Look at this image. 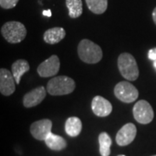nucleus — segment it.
Here are the masks:
<instances>
[{
    "instance_id": "2eb2a0df",
    "label": "nucleus",
    "mask_w": 156,
    "mask_h": 156,
    "mask_svg": "<svg viewBox=\"0 0 156 156\" xmlns=\"http://www.w3.org/2000/svg\"><path fill=\"white\" fill-rule=\"evenodd\" d=\"M30 69V64L26 60L19 59L15 62L11 66V72L15 78V81L17 84L20 83V80L22 78V76L29 71Z\"/></svg>"
},
{
    "instance_id": "f03ea898",
    "label": "nucleus",
    "mask_w": 156,
    "mask_h": 156,
    "mask_svg": "<svg viewBox=\"0 0 156 156\" xmlns=\"http://www.w3.org/2000/svg\"><path fill=\"white\" fill-rule=\"evenodd\" d=\"M76 88V83L72 78L59 76L51 78L47 83V92L51 95H64L72 93Z\"/></svg>"
},
{
    "instance_id": "412c9836",
    "label": "nucleus",
    "mask_w": 156,
    "mask_h": 156,
    "mask_svg": "<svg viewBox=\"0 0 156 156\" xmlns=\"http://www.w3.org/2000/svg\"><path fill=\"white\" fill-rule=\"evenodd\" d=\"M148 58L152 61H155L156 60V48L151 49L148 51Z\"/></svg>"
},
{
    "instance_id": "20e7f679",
    "label": "nucleus",
    "mask_w": 156,
    "mask_h": 156,
    "mask_svg": "<svg viewBox=\"0 0 156 156\" xmlns=\"http://www.w3.org/2000/svg\"><path fill=\"white\" fill-rule=\"evenodd\" d=\"M1 34L7 42L11 44H18L25 38L27 30L22 23L10 21L2 26Z\"/></svg>"
},
{
    "instance_id": "aec40b11",
    "label": "nucleus",
    "mask_w": 156,
    "mask_h": 156,
    "mask_svg": "<svg viewBox=\"0 0 156 156\" xmlns=\"http://www.w3.org/2000/svg\"><path fill=\"white\" fill-rule=\"evenodd\" d=\"M19 0H0V6L3 9H12L17 5Z\"/></svg>"
},
{
    "instance_id": "4468645a",
    "label": "nucleus",
    "mask_w": 156,
    "mask_h": 156,
    "mask_svg": "<svg viewBox=\"0 0 156 156\" xmlns=\"http://www.w3.org/2000/svg\"><path fill=\"white\" fill-rule=\"evenodd\" d=\"M44 141L47 147L51 150L61 151L67 147V142L63 137L53 133H50Z\"/></svg>"
},
{
    "instance_id": "ddd939ff",
    "label": "nucleus",
    "mask_w": 156,
    "mask_h": 156,
    "mask_svg": "<svg viewBox=\"0 0 156 156\" xmlns=\"http://www.w3.org/2000/svg\"><path fill=\"white\" fill-rule=\"evenodd\" d=\"M66 32L62 27H55L47 30L44 34V40L46 44H56L65 37Z\"/></svg>"
},
{
    "instance_id": "f8f14e48",
    "label": "nucleus",
    "mask_w": 156,
    "mask_h": 156,
    "mask_svg": "<svg viewBox=\"0 0 156 156\" xmlns=\"http://www.w3.org/2000/svg\"><path fill=\"white\" fill-rule=\"evenodd\" d=\"M46 96L44 87L40 86L25 94L23 99V103L25 108H32L41 103Z\"/></svg>"
},
{
    "instance_id": "1a4fd4ad",
    "label": "nucleus",
    "mask_w": 156,
    "mask_h": 156,
    "mask_svg": "<svg viewBox=\"0 0 156 156\" xmlns=\"http://www.w3.org/2000/svg\"><path fill=\"white\" fill-rule=\"evenodd\" d=\"M137 128L133 123H127L118 131L115 137L116 143L121 147L129 145L135 139Z\"/></svg>"
},
{
    "instance_id": "0eeeda50",
    "label": "nucleus",
    "mask_w": 156,
    "mask_h": 156,
    "mask_svg": "<svg viewBox=\"0 0 156 156\" xmlns=\"http://www.w3.org/2000/svg\"><path fill=\"white\" fill-rule=\"evenodd\" d=\"M60 69V61L56 55L50 56L37 68V73L41 77H51L56 76Z\"/></svg>"
},
{
    "instance_id": "9d476101",
    "label": "nucleus",
    "mask_w": 156,
    "mask_h": 156,
    "mask_svg": "<svg viewBox=\"0 0 156 156\" xmlns=\"http://www.w3.org/2000/svg\"><path fill=\"white\" fill-rule=\"evenodd\" d=\"M16 81L12 72L6 69H0V92L5 96L12 95L16 89Z\"/></svg>"
},
{
    "instance_id": "4be33fe9",
    "label": "nucleus",
    "mask_w": 156,
    "mask_h": 156,
    "mask_svg": "<svg viewBox=\"0 0 156 156\" xmlns=\"http://www.w3.org/2000/svg\"><path fill=\"white\" fill-rule=\"evenodd\" d=\"M152 16H153V20H154V23L156 24V7L154 9V11H153Z\"/></svg>"
},
{
    "instance_id": "393cba45",
    "label": "nucleus",
    "mask_w": 156,
    "mask_h": 156,
    "mask_svg": "<svg viewBox=\"0 0 156 156\" xmlns=\"http://www.w3.org/2000/svg\"><path fill=\"white\" fill-rule=\"evenodd\" d=\"M118 156H126V155H123V154H120V155H118Z\"/></svg>"
},
{
    "instance_id": "39448f33",
    "label": "nucleus",
    "mask_w": 156,
    "mask_h": 156,
    "mask_svg": "<svg viewBox=\"0 0 156 156\" xmlns=\"http://www.w3.org/2000/svg\"><path fill=\"white\" fill-rule=\"evenodd\" d=\"M114 92L117 99L125 103L134 102L139 96L138 89L133 84L129 83L128 82L118 83L115 87Z\"/></svg>"
},
{
    "instance_id": "423d86ee",
    "label": "nucleus",
    "mask_w": 156,
    "mask_h": 156,
    "mask_svg": "<svg viewBox=\"0 0 156 156\" xmlns=\"http://www.w3.org/2000/svg\"><path fill=\"white\" fill-rule=\"evenodd\" d=\"M133 115L136 122L140 124L150 123L154 116L153 108L149 102L145 100H140L134 104Z\"/></svg>"
},
{
    "instance_id": "dca6fc26",
    "label": "nucleus",
    "mask_w": 156,
    "mask_h": 156,
    "mask_svg": "<svg viewBox=\"0 0 156 156\" xmlns=\"http://www.w3.org/2000/svg\"><path fill=\"white\" fill-rule=\"evenodd\" d=\"M82 122L78 117H69L65 122V132L71 137H76L79 135L82 131Z\"/></svg>"
},
{
    "instance_id": "6ab92c4d",
    "label": "nucleus",
    "mask_w": 156,
    "mask_h": 156,
    "mask_svg": "<svg viewBox=\"0 0 156 156\" xmlns=\"http://www.w3.org/2000/svg\"><path fill=\"white\" fill-rule=\"evenodd\" d=\"M89 11L95 14H102L108 8V0H86Z\"/></svg>"
},
{
    "instance_id": "a878e982",
    "label": "nucleus",
    "mask_w": 156,
    "mask_h": 156,
    "mask_svg": "<svg viewBox=\"0 0 156 156\" xmlns=\"http://www.w3.org/2000/svg\"><path fill=\"white\" fill-rule=\"evenodd\" d=\"M152 156H156V155H152Z\"/></svg>"
},
{
    "instance_id": "a211bd4d",
    "label": "nucleus",
    "mask_w": 156,
    "mask_h": 156,
    "mask_svg": "<svg viewBox=\"0 0 156 156\" xmlns=\"http://www.w3.org/2000/svg\"><path fill=\"white\" fill-rule=\"evenodd\" d=\"M66 6L69 9V16L71 18H77L83 14L82 0H66Z\"/></svg>"
},
{
    "instance_id": "5701e85b",
    "label": "nucleus",
    "mask_w": 156,
    "mask_h": 156,
    "mask_svg": "<svg viewBox=\"0 0 156 156\" xmlns=\"http://www.w3.org/2000/svg\"><path fill=\"white\" fill-rule=\"evenodd\" d=\"M43 14L44 15V16H47V17H50L51 16V11L50 10H48V11H44L43 12Z\"/></svg>"
},
{
    "instance_id": "6e6552de",
    "label": "nucleus",
    "mask_w": 156,
    "mask_h": 156,
    "mask_svg": "<svg viewBox=\"0 0 156 156\" xmlns=\"http://www.w3.org/2000/svg\"><path fill=\"white\" fill-rule=\"evenodd\" d=\"M52 122L49 119H43L37 121L30 126V134L35 139L45 140L47 136L51 133Z\"/></svg>"
},
{
    "instance_id": "9b49d317",
    "label": "nucleus",
    "mask_w": 156,
    "mask_h": 156,
    "mask_svg": "<svg viewBox=\"0 0 156 156\" xmlns=\"http://www.w3.org/2000/svg\"><path fill=\"white\" fill-rule=\"evenodd\" d=\"M92 111L95 115L99 117H106L111 114L113 107L110 101L101 95H96L91 102Z\"/></svg>"
},
{
    "instance_id": "f257e3e1",
    "label": "nucleus",
    "mask_w": 156,
    "mask_h": 156,
    "mask_svg": "<svg viewBox=\"0 0 156 156\" xmlns=\"http://www.w3.org/2000/svg\"><path fill=\"white\" fill-rule=\"evenodd\" d=\"M77 52L80 59L89 64L97 63L102 58V50L100 46L89 39H83L79 43Z\"/></svg>"
},
{
    "instance_id": "7ed1b4c3",
    "label": "nucleus",
    "mask_w": 156,
    "mask_h": 156,
    "mask_svg": "<svg viewBox=\"0 0 156 156\" xmlns=\"http://www.w3.org/2000/svg\"><path fill=\"white\" fill-rule=\"evenodd\" d=\"M121 75L128 81H135L139 77V69L135 58L129 53L121 54L117 60Z\"/></svg>"
},
{
    "instance_id": "f3484780",
    "label": "nucleus",
    "mask_w": 156,
    "mask_h": 156,
    "mask_svg": "<svg viewBox=\"0 0 156 156\" xmlns=\"http://www.w3.org/2000/svg\"><path fill=\"white\" fill-rule=\"evenodd\" d=\"M99 145H100V154L101 156L110 155V147L112 145V140L110 136L106 132H102L99 134Z\"/></svg>"
},
{
    "instance_id": "b1692460",
    "label": "nucleus",
    "mask_w": 156,
    "mask_h": 156,
    "mask_svg": "<svg viewBox=\"0 0 156 156\" xmlns=\"http://www.w3.org/2000/svg\"><path fill=\"white\" fill-rule=\"evenodd\" d=\"M153 65H154V69H156V60H155V61H154V63H153Z\"/></svg>"
}]
</instances>
